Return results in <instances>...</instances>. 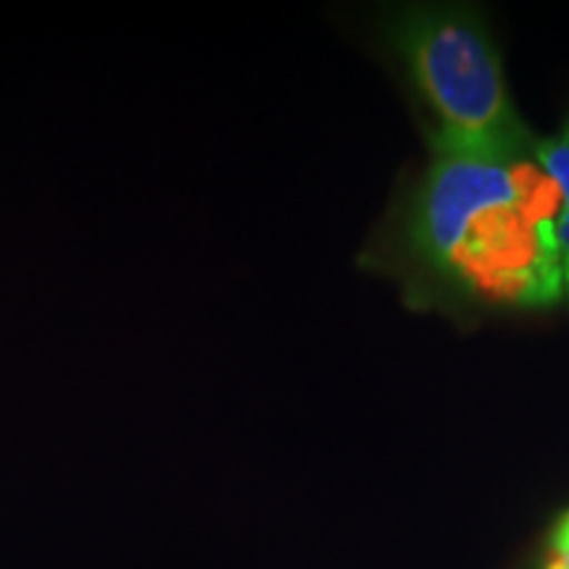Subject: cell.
I'll use <instances>...</instances> for the list:
<instances>
[{"instance_id":"obj_1","label":"cell","mask_w":569,"mask_h":569,"mask_svg":"<svg viewBox=\"0 0 569 569\" xmlns=\"http://www.w3.org/2000/svg\"><path fill=\"white\" fill-rule=\"evenodd\" d=\"M559 188L530 151H498L432 134L411 206L419 259L465 293L540 309L565 296L557 246Z\"/></svg>"},{"instance_id":"obj_2","label":"cell","mask_w":569,"mask_h":569,"mask_svg":"<svg viewBox=\"0 0 569 569\" xmlns=\"http://www.w3.org/2000/svg\"><path fill=\"white\" fill-rule=\"evenodd\" d=\"M393 40L419 96L438 117L436 138L498 151L536 148L509 96L501 56L475 13L411 9L398 17Z\"/></svg>"},{"instance_id":"obj_3","label":"cell","mask_w":569,"mask_h":569,"mask_svg":"<svg viewBox=\"0 0 569 569\" xmlns=\"http://www.w3.org/2000/svg\"><path fill=\"white\" fill-rule=\"evenodd\" d=\"M536 159L559 188L557 246L561 259V282H565V296L569 298V119L557 134L536 142Z\"/></svg>"},{"instance_id":"obj_4","label":"cell","mask_w":569,"mask_h":569,"mask_svg":"<svg viewBox=\"0 0 569 569\" xmlns=\"http://www.w3.org/2000/svg\"><path fill=\"white\" fill-rule=\"evenodd\" d=\"M543 569H569V511L553 525Z\"/></svg>"}]
</instances>
